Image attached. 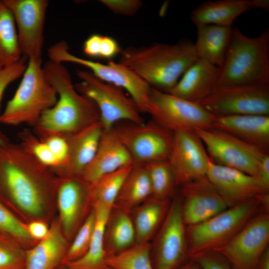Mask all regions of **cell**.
Returning a JSON list of instances; mask_svg holds the SVG:
<instances>
[{
  "label": "cell",
  "instance_id": "obj_1",
  "mask_svg": "<svg viewBox=\"0 0 269 269\" xmlns=\"http://www.w3.org/2000/svg\"><path fill=\"white\" fill-rule=\"evenodd\" d=\"M59 180L19 144L0 145V202L25 224L55 217Z\"/></svg>",
  "mask_w": 269,
  "mask_h": 269
},
{
  "label": "cell",
  "instance_id": "obj_2",
  "mask_svg": "<svg viewBox=\"0 0 269 269\" xmlns=\"http://www.w3.org/2000/svg\"><path fill=\"white\" fill-rule=\"evenodd\" d=\"M43 68L58 98L54 106L42 114L33 127V132L40 139L52 135L66 137L100 122L96 104L76 90L68 70L62 63L49 60Z\"/></svg>",
  "mask_w": 269,
  "mask_h": 269
},
{
  "label": "cell",
  "instance_id": "obj_3",
  "mask_svg": "<svg viewBox=\"0 0 269 269\" xmlns=\"http://www.w3.org/2000/svg\"><path fill=\"white\" fill-rule=\"evenodd\" d=\"M120 54L119 63L131 69L150 87L166 93L198 59L194 43L187 40L129 47Z\"/></svg>",
  "mask_w": 269,
  "mask_h": 269
},
{
  "label": "cell",
  "instance_id": "obj_4",
  "mask_svg": "<svg viewBox=\"0 0 269 269\" xmlns=\"http://www.w3.org/2000/svg\"><path fill=\"white\" fill-rule=\"evenodd\" d=\"M269 85V30L248 37L233 28L216 87Z\"/></svg>",
  "mask_w": 269,
  "mask_h": 269
},
{
  "label": "cell",
  "instance_id": "obj_5",
  "mask_svg": "<svg viewBox=\"0 0 269 269\" xmlns=\"http://www.w3.org/2000/svg\"><path fill=\"white\" fill-rule=\"evenodd\" d=\"M57 94L46 79L42 59H30L13 97L0 116V124L34 127L42 114L54 106Z\"/></svg>",
  "mask_w": 269,
  "mask_h": 269
},
{
  "label": "cell",
  "instance_id": "obj_6",
  "mask_svg": "<svg viewBox=\"0 0 269 269\" xmlns=\"http://www.w3.org/2000/svg\"><path fill=\"white\" fill-rule=\"evenodd\" d=\"M76 75L80 82L75 87L96 104L104 132L111 131L122 121L135 124L144 123L136 104L122 88L101 80L89 71L78 70Z\"/></svg>",
  "mask_w": 269,
  "mask_h": 269
},
{
  "label": "cell",
  "instance_id": "obj_7",
  "mask_svg": "<svg viewBox=\"0 0 269 269\" xmlns=\"http://www.w3.org/2000/svg\"><path fill=\"white\" fill-rule=\"evenodd\" d=\"M263 200L259 197L236 203L203 223L189 226V257L213 251L227 243L252 219Z\"/></svg>",
  "mask_w": 269,
  "mask_h": 269
},
{
  "label": "cell",
  "instance_id": "obj_8",
  "mask_svg": "<svg viewBox=\"0 0 269 269\" xmlns=\"http://www.w3.org/2000/svg\"><path fill=\"white\" fill-rule=\"evenodd\" d=\"M69 50L66 41L61 40L55 43L48 49L49 60L59 63H74L88 68L101 80L127 91L140 113H147L151 87L133 70L112 61L108 64H102L82 58L72 54Z\"/></svg>",
  "mask_w": 269,
  "mask_h": 269
},
{
  "label": "cell",
  "instance_id": "obj_9",
  "mask_svg": "<svg viewBox=\"0 0 269 269\" xmlns=\"http://www.w3.org/2000/svg\"><path fill=\"white\" fill-rule=\"evenodd\" d=\"M147 113L153 121L173 133L212 128L215 118L197 102L152 87Z\"/></svg>",
  "mask_w": 269,
  "mask_h": 269
},
{
  "label": "cell",
  "instance_id": "obj_10",
  "mask_svg": "<svg viewBox=\"0 0 269 269\" xmlns=\"http://www.w3.org/2000/svg\"><path fill=\"white\" fill-rule=\"evenodd\" d=\"M195 133L203 142L211 162L259 179L261 162L269 151L214 128Z\"/></svg>",
  "mask_w": 269,
  "mask_h": 269
},
{
  "label": "cell",
  "instance_id": "obj_11",
  "mask_svg": "<svg viewBox=\"0 0 269 269\" xmlns=\"http://www.w3.org/2000/svg\"><path fill=\"white\" fill-rule=\"evenodd\" d=\"M197 103L214 116L269 115V85L218 86Z\"/></svg>",
  "mask_w": 269,
  "mask_h": 269
},
{
  "label": "cell",
  "instance_id": "obj_12",
  "mask_svg": "<svg viewBox=\"0 0 269 269\" xmlns=\"http://www.w3.org/2000/svg\"><path fill=\"white\" fill-rule=\"evenodd\" d=\"M112 129L130 153L134 164L168 160L174 133L154 121L142 124L128 122Z\"/></svg>",
  "mask_w": 269,
  "mask_h": 269
},
{
  "label": "cell",
  "instance_id": "obj_13",
  "mask_svg": "<svg viewBox=\"0 0 269 269\" xmlns=\"http://www.w3.org/2000/svg\"><path fill=\"white\" fill-rule=\"evenodd\" d=\"M269 241V217L265 214L251 219L229 241L212 251L236 269H256Z\"/></svg>",
  "mask_w": 269,
  "mask_h": 269
},
{
  "label": "cell",
  "instance_id": "obj_14",
  "mask_svg": "<svg viewBox=\"0 0 269 269\" xmlns=\"http://www.w3.org/2000/svg\"><path fill=\"white\" fill-rule=\"evenodd\" d=\"M13 15L22 56L42 59L47 0H3Z\"/></svg>",
  "mask_w": 269,
  "mask_h": 269
},
{
  "label": "cell",
  "instance_id": "obj_15",
  "mask_svg": "<svg viewBox=\"0 0 269 269\" xmlns=\"http://www.w3.org/2000/svg\"><path fill=\"white\" fill-rule=\"evenodd\" d=\"M168 161L176 184L184 185L206 177L210 160L195 132L180 131L174 133Z\"/></svg>",
  "mask_w": 269,
  "mask_h": 269
},
{
  "label": "cell",
  "instance_id": "obj_16",
  "mask_svg": "<svg viewBox=\"0 0 269 269\" xmlns=\"http://www.w3.org/2000/svg\"><path fill=\"white\" fill-rule=\"evenodd\" d=\"M182 205L174 200L167 214L155 248L154 269H177L186 256Z\"/></svg>",
  "mask_w": 269,
  "mask_h": 269
},
{
  "label": "cell",
  "instance_id": "obj_17",
  "mask_svg": "<svg viewBox=\"0 0 269 269\" xmlns=\"http://www.w3.org/2000/svg\"><path fill=\"white\" fill-rule=\"evenodd\" d=\"M91 202L89 183L78 177L60 178L56 208L62 229L68 241L76 232L86 206Z\"/></svg>",
  "mask_w": 269,
  "mask_h": 269
},
{
  "label": "cell",
  "instance_id": "obj_18",
  "mask_svg": "<svg viewBox=\"0 0 269 269\" xmlns=\"http://www.w3.org/2000/svg\"><path fill=\"white\" fill-rule=\"evenodd\" d=\"M206 177L215 190L230 203L259 198L269 192V188L259 178L211 161Z\"/></svg>",
  "mask_w": 269,
  "mask_h": 269
},
{
  "label": "cell",
  "instance_id": "obj_19",
  "mask_svg": "<svg viewBox=\"0 0 269 269\" xmlns=\"http://www.w3.org/2000/svg\"><path fill=\"white\" fill-rule=\"evenodd\" d=\"M185 196L183 219L189 226L203 223L228 209L230 202L221 196L207 177L183 185Z\"/></svg>",
  "mask_w": 269,
  "mask_h": 269
},
{
  "label": "cell",
  "instance_id": "obj_20",
  "mask_svg": "<svg viewBox=\"0 0 269 269\" xmlns=\"http://www.w3.org/2000/svg\"><path fill=\"white\" fill-rule=\"evenodd\" d=\"M104 131L100 122L65 137L68 151L65 161L50 168L59 177H80L92 160L98 149Z\"/></svg>",
  "mask_w": 269,
  "mask_h": 269
},
{
  "label": "cell",
  "instance_id": "obj_21",
  "mask_svg": "<svg viewBox=\"0 0 269 269\" xmlns=\"http://www.w3.org/2000/svg\"><path fill=\"white\" fill-rule=\"evenodd\" d=\"M133 164L130 153L112 129L103 132L95 156L80 178L91 184L106 175Z\"/></svg>",
  "mask_w": 269,
  "mask_h": 269
},
{
  "label": "cell",
  "instance_id": "obj_22",
  "mask_svg": "<svg viewBox=\"0 0 269 269\" xmlns=\"http://www.w3.org/2000/svg\"><path fill=\"white\" fill-rule=\"evenodd\" d=\"M213 128L269 152V115L215 116Z\"/></svg>",
  "mask_w": 269,
  "mask_h": 269
},
{
  "label": "cell",
  "instance_id": "obj_23",
  "mask_svg": "<svg viewBox=\"0 0 269 269\" xmlns=\"http://www.w3.org/2000/svg\"><path fill=\"white\" fill-rule=\"evenodd\" d=\"M58 217L50 223L46 236L25 250L24 269H55L69 247Z\"/></svg>",
  "mask_w": 269,
  "mask_h": 269
},
{
  "label": "cell",
  "instance_id": "obj_24",
  "mask_svg": "<svg viewBox=\"0 0 269 269\" xmlns=\"http://www.w3.org/2000/svg\"><path fill=\"white\" fill-rule=\"evenodd\" d=\"M220 74L219 67L198 59L168 93L197 102L214 90L217 85Z\"/></svg>",
  "mask_w": 269,
  "mask_h": 269
},
{
  "label": "cell",
  "instance_id": "obj_25",
  "mask_svg": "<svg viewBox=\"0 0 269 269\" xmlns=\"http://www.w3.org/2000/svg\"><path fill=\"white\" fill-rule=\"evenodd\" d=\"M251 8V0L208 1L192 11L190 19L197 27L204 25L232 27L238 16Z\"/></svg>",
  "mask_w": 269,
  "mask_h": 269
},
{
  "label": "cell",
  "instance_id": "obj_26",
  "mask_svg": "<svg viewBox=\"0 0 269 269\" xmlns=\"http://www.w3.org/2000/svg\"><path fill=\"white\" fill-rule=\"evenodd\" d=\"M232 31V27L215 25L197 26V37L194 47L198 59L221 68Z\"/></svg>",
  "mask_w": 269,
  "mask_h": 269
},
{
  "label": "cell",
  "instance_id": "obj_27",
  "mask_svg": "<svg viewBox=\"0 0 269 269\" xmlns=\"http://www.w3.org/2000/svg\"><path fill=\"white\" fill-rule=\"evenodd\" d=\"M92 204L96 223L89 249L82 257L65 266L69 269H109L105 262L104 241L112 208L98 202Z\"/></svg>",
  "mask_w": 269,
  "mask_h": 269
},
{
  "label": "cell",
  "instance_id": "obj_28",
  "mask_svg": "<svg viewBox=\"0 0 269 269\" xmlns=\"http://www.w3.org/2000/svg\"><path fill=\"white\" fill-rule=\"evenodd\" d=\"M21 57L13 15L3 0H0V70Z\"/></svg>",
  "mask_w": 269,
  "mask_h": 269
},
{
  "label": "cell",
  "instance_id": "obj_29",
  "mask_svg": "<svg viewBox=\"0 0 269 269\" xmlns=\"http://www.w3.org/2000/svg\"><path fill=\"white\" fill-rule=\"evenodd\" d=\"M151 195V183L144 164H134L124 182L116 202L131 207L141 203Z\"/></svg>",
  "mask_w": 269,
  "mask_h": 269
},
{
  "label": "cell",
  "instance_id": "obj_30",
  "mask_svg": "<svg viewBox=\"0 0 269 269\" xmlns=\"http://www.w3.org/2000/svg\"><path fill=\"white\" fill-rule=\"evenodd\" d=\"M133 166L122 168L90 184L91 203L98 202L112 208Z\"/></svg>",
  "mask_w": 269,
  "mask_h": 269
},
{
  "label": "cell",
  "instance_id": "obj_31",
  "mask_svg": "<svg viewBox=\"0 0 269 269\" xmlns=\"http://www.w3.org/2000/svg\"><path fill=\"white\" fill-rule=\"evenodd\" d=\"M163 212V201L154 198L137 209L134 223L137 244L147 243L158 225Z\"/></svg>",
  "mask_w": 269,
  "mask_h": 269
},
{
  "label": "cell",
  "instance_id": "obj_32",
  "mask_svg": "<svg viewBox=\"0 0 269 269\" xmlns=\"http://www.w3.org/2000/svg\"><path fill=\"white\" fill-rule=\"evenodd\" d=\"M105 262L111 269H154L147 243L137 244L118 254L106 256Z\"/></svg>",
  "mask_w": 269,
  "mask_h": 269
},
{
  "label": "cell",
  "instance_id": "obj_33",
  "mask_svg": "<svg viewBox=\"0 0 269 269\" xmlns=\"http://www.w3.org/2000/svg\"><path fill=\"white\" fill-rule=\"evenodd\" d=\"M147 171L154 199L164 200L170 196L176 184L168 160L156 161L144 164Z\"/></svg>",
  "mask_w": 269,
  "mask_h": 269
},
{
  "label": "cell",
  "instance_id": "obj_34",
  "mask_svg": "<svg viewBox=\"0 0 269 269\" xmlns=\"http://www.w3.org/2000/svg\"><path fill=\"white\" fill-rule=\"evenodd\" d=\"M112 219L109 228V243L113 250L121 252L129 248L136 240L134 222L124 212L117 213Z\"/></svg>",
  "mask_w": 269,
  "mask_h": 269
},
{
  "label": "cell",
  "instance_id": "obj_35",
  "mask_svg": "<svg viewBox=\"0 0 269 269\" xmlns=\"http://www.w3.org/2000/svg\"><path fill=\"white\" fill-rule=\"evenodd\" d=\"M0 232L27 250L37 243L30 236L27 224L0 202Z\"/></svg>",
  "mask_w": 269,
  "mask_h": 269
},
{
  "label": "cell",
  "instance_id": "obj_36",
  "mask_svg": "<svg viewBox=\"0 0 269 269\" xmlns=\"http://www.w3.org/2000/svg\"><path fill=\"white\" fill-rule=\"evenodd\" d=\"M96 223V214L93 208L69 246L61 264L66 266L82 257L87 252Z\"/></svg>",
  "mask_w": 269,
  "mask_h": 269
},
{
  "label": "cell",
  "instance_id": "obj_37",
  "mask_svg": "<svg viewBox=\"0 0 269 269\" xmlns=\"http://www.w3.org/2000/svg\"><path fill=\"white\" fill-rule=\"evenodd\" d=\"M19 144L43 165L53 168L58 162L45 141L40 140L33 132L24 129L17 134Z\"/></svg>",
  "mask_w": 269,
  "mask_h": 269
},
{
  "label": "cell",
  "instance_id": "obj_38",
  "mask_svg": "<svg viewBox=\"0 0 269 269\" xmlns=\"http://www.w3.org/2000/svg\"><path fill=\"white\" fill-rule=\"evenodd\" d=\"M25 249L0 232V269H24Z\"/></svg>",
  "mask_w": 269,
  "mask_h": 269
},
{
  "label": "cell",
  "instance_id": "obj_39",
  "mask_svg": "<svg viewBox=\"0 0 269 269\" xmlns=\"http://www.w3.org/2000/svg\"><path fill=\"white\" fill-rule=\"evenodd\" d=\"M122 50L114 38L99 34L90 36L83 45V51L86 55L105 59L114 58L120 54Z\"/></svg>",
  "mask_w": 269,
  "mask_h": 269
},
{
  "label": "cell",
  "instance_id": "obj_40",
  "mask_svg": "<svg viewBox=\"0 0 269 269\" xmlns=\"http://www.w3.org/2000/svg\"><path fill=\"white\" fill-rule=\"evenodd\" d=\"M28 60L27 58L22 56L17 62L0 70V103L4 92L8 85L21 76L24 73ZM9 142V138L0 130V145H3Z\"/></svg>",
  "mask_w": 269,
  "mask_h": 269
},
{
  "label": "cell",
  "instance_id": "obj_41",
  "mask_svg": "<svg viewBox=\"0 0 269 269\" xmlns=\"http://www.w3.org/2000/svg\"><path fill=\"white\" fill-rule=\"evenodd\" d=\"M189 257L201 269H236L225 258L212 251L198 252Z\"/></svg>",
  "mask_w": 269,
  "mask_h": 269
},
{
  "label": "cell",
  "instance_id": "obj_42",
  "mask_svg": "<svg viewBox=\"0 0 269 269\" xmlns=\"http://www.w3.org/2000/svg\"><path fill=\"white\" fill-rule=\"evenodd\" d=\"M101 2L112 12L123 15L135 14L141 7L138 0H101Z\"/></svg>",
  "mask_w": 269,
  "mask_h": 269
},
{
  "label": "cell",
  "instance_id": "obj_43",
  "mask_svg": "<svg viewBox=\"0 0 269 269\" xmlns=\"http://www.w3.org/2000/svg\"><path fill=\"white\" fill-rule=\"evenodd\" d=\"M41 140L45 142L57 159L58 162L57 166L61 165L66 159L68 154V145L66 138L59 135H52Z\"/></svg>",
  "mask_w": 269,
  "mask_h": 269
},
{
  "label": "cell",
  "instance_id": "obj_44",
  "mask_svg": "<svg viewBox=\"0 0 269 269\" xmlns=\"http://www.w3.org/2000/svg\"><path fill=\"white\" fill-rule=\"evenodd\" d=\"M27 228L30 236L37 242L44 238L49 231V226L41 221H33L27 224Z\"/></svg>",
  "mask_w": 269,
  "mask_h": 269
},
{
  "label": "cell",
  "instance_id": "obj_45",
  "mask_svg": "<svg viewBox=\"0 0 269 269\" xmlns=\"http://www.w3.org/2000/svg\"><path fill=\"white\" fill-rule=\"evenodd\" d=\"M260 180L269 188V154L262 160L260 167Z\"/></svg>",
  "mask_w": 269,
  "mask_h": 269
},
{
  "label": "cell",
  "instance_id": "obj_46",
  "mask_svg": "<svg viewBox=\"0 0 269 269\" xmlns=\"http://www.w3.org/2000/svg\"><path fill=\"white\" fill-rule=\"evenodd\" d=\"M256 269H269V250L268 248L261 256Z\"/></svg>",
  "mask_w": 269,
  "mask_h": 269
},
{
  "label": "cell",
  "instance_id": "obj_47",
  "mask_svg": "<svg viewBox=\"0 0 269 269\" xmlns=\"http://www.w3.org/2000/svg\"><path fill=\"white\" fill-rule=\"evenodd\" d=\"M252 8H260L266 11L269 9V0H251Z\"/></svg>",
  "mask_w": 269,
  "mask_h": 269
},
{
  "label": "cell",
  "instance_id": "obj_48",
  "mask_svg": "<svg viewBox=\"0 0 269 269\" xmlns=\"http://www.w3.org/2000/svg\"><path fill=\"white\" fill-rule=\"evenodd\" d=\"M177 269H201V268L195 262L190 259L189 262Z\"/></svg>",
  "mask_w": 269,
  "mask_h": 269
},
{
  "label": "cell",
  "instance_id": "obj_49",
  "mask_svg": "<svg viewBox=\"0 0 269 269\" xmlns=\"http://www.w3.org/2000/svg\"><path fill=\"white\" fill-rule=\"evenodd\" d=\"M66 267V266H65ZM68 269L67 267L66 268H65V267H63V268H57L56 269Z\"/></svg>",
  "mask_w": 269,
  "mask_h": 269
}]
</instances>
